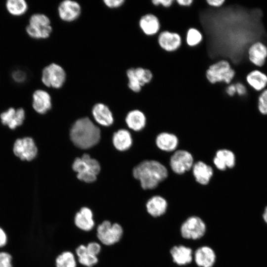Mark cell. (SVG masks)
<instances>
[{
	"label": "cell",
	"mask_w": 267,
	"mask_h": 267,
	"mask_svg": "<svg viewBox=\"0 0 267 267\" xmlns=\"http://www.w3.org/2000/svg\"><path fill=\"white\" fill-rule=\"evenodd\" d=\"M194 164L192 154L184 150L176 151L170 158V165L177 174H183L192 169Z\"/></svg>",
	"instance_id": "obj_11"
},
{
	"label": "cell",
	"mask_w": 267,
	"mask_h": 267,
	"mask_svg": "<svg viewBox=\"0 0 267 267\" xmlns=\"http://www.w3.org/2000/svg\"><path fill=\"white\" fill-rule=\"evenodd\" d=\"M247 57L254 66L263 68L267 61V45L261 41L252 43L247 48Z\"/></svg>",
	"instance_id": "obj_12"
},
{
	"label": "cell",
	"mask_w": 267,
	"mask_h": 267,
	"mask_svg": "<svg viewBox=\"0 0 267 267\" xmlns=\"http://www.w3.org/2000/svg\"><path fill=\"white\" fill-rule=\"evenodd\" d=\"M157 43L165 51L174 52L181 46L182 38L178 33L163 30L157 35Z\"/></svg>",
	"instance_id": "obj_14"
},
{
	"label": "cell",
	"mask_w": 267,
	"mask_h": 267,
	"mask_svg": "<svg viewBox=\"0 0 267 267\" xmlns=\"http://www.w3.org/2000/svg\"><path fill=\"white\" fill-rule=\"evenodd\" d=\"M134 71L142 88L149 84L153 79V73L148 68L137 66L134 67Z\"/></svg>",
	"instance_id": "obj_32"
},
{
	"label": "cell",
	"mask_w": 267,
	"mask_h": 267,
	"mask_svg": "<svg viewBox=\"0 0 267 267\" xmlns=\"http://www.w3.org/2000/svg\"><path fill=\"white\" fill-rule=\"evenodd\" d=\"M138 27L145 36L153 37L160 32L161 24L158 17L151 13L140 16L138 20Z\"/></svg>",
	"instance_id": "obj_15"
},
{
	"label": "cell",
	"mask_w": 267,
	"mask_h": 267,
	"mask_svg": "<svg viewBox=\"0 0 267 267\" xmlns=\"http://www.w3.org/2000/svg\"><path fill=\"white\" fill-rule=\"evenodd\" d=\"M12 78L17 83H22L26 80L27 75L23 71L17 70L12 72Z\"/></svg>",
	"instance_id": "obj_38"
},
{
	"label": "cell",
	"mask_w": 267,
	"mask_h": 267,
	"mask_svg": "<svg viewBox=\"0 0 267 267\" xmlns=\"http://www.w3.org/2000/svg\"><path fill=\"white\" fill-rule=\"evenodd\" d=\"M257 108L263 115H267V88L259 94L257 98Z\"/></svg>",
	"instance_id": "obj_34"
},
{
	"label": "cell",
	"mask_w": 267,
	"mask_h": 267,
	"mask_svg": "<svg viewBox=\"0 0 267 267\" xmlns=\"http://www.w3.org/2000/svg\"><path fill=\"white\" fill-rule=\"evenodd\" d=\"M133 175L139 180L141 188L144 190L153 189L163 181L168 176L166 167L154 160H146L135 166Z\"/></svg>",
	"instance_id": "obj_1"
},
{
	"label": "cell",
	"mask_w": 267,
	"mask_h": 267,
	"mask_svg": "<svg viewBox=\"0 0 267 267\" xmlns=\"http://www.w3.org/2000/svg\"><path fill=\"white\" fill-rule=\"evenodd\" d=\"M67 74L64 68L56 63H51L42 71L41 81L48 88L59 89L65 84Z\"/></svg>",
	"instance_id": "obj_7"
},
{
	"label": "cell",
	"mask_w": 267,
	"mask_h": 267,
	"mask_svg": "<svg viewBox=\"0 0 267 267\" xmlns=\"http://www.w3.org/2000/svg\"><path fill=\"white\" fill-rule=\"evenodd\" d=\"M78 262L74 253L64 251L57 255L55 259V267H78Z\"/></svg>",
	"instance_id": "obj_30"
},
{
	"label": "cell",
	"mask_w": 267,
	"mask_h": 267,
	"mask_svg": "<svg viewBox=\"0 0 267 267\" xmlns=\"http://www.w3.org/2000/svg\"><path fill=\"white\" fill-rule=\"evenodd\" d=\"M12 257L5 252L0 253V267H12Z\"/></svg>",
	"instance_id": "obj_37"
},
{
	"label": "cell",
	"mask_w": 267,
	"mask_h": 267,
	"mask_svg": "<svg viewBox=\"0 0 267 267\" xmlns=\"http://www.w3.org/2000/svg\"><path fill=\"white\" fill-rule=\"evenodd\" d=\"M125 0H103L104 4L108 8L111 9L118 8L124 5Z\"/></svg>",
	"instance_id": "obj_39"
},
{
	"label": "cell",
	"mask_w": 267,
	"mask_h": 267,
	"mask_svg": "<svg viewBox=\"0 0 267 267\" xmlns=\"http://www.w3.org/2000/svg\"><path fill=\"white\" fill-rule=\"evenodd\" d=\"M74 254L78 264L83 267H94L99 262L97 256L88 252L86 245L80 244L75 249Z\"/></svg>",
	"instance_id": "obj_28"
},
{
	"label": "cell",
	"mask_w": 267,
	"mask_h": 267,
	"mask_svg": "<svg viewBox=\"0 0 267 267\" xmlns=\"http://www.w3.org/2000/svg\"><path fill=\"white\" fill-rule=\"evenodd\" d=\"M194 258L195 263L199 267H212L216 262V256L213 249L203 246L195 251Z\"/></svg>",
	"instance_id": "obj_20"
},
{
	"label": "cell",
	"mask_w": 267,
	"mask_h": 267,
	"mask_svg": "<svg viewBox=\"0 0 267 267\" xmlns=\"http://www.w3.org/2000/svg\"><path fill=\"white\" fill-rule=\"evenodd\" d=\"M175 1L178 6L182 7H190L194 2V0H175Z\"/></svg>",
	"instance_id": "obj_43"
},
{
	"label": "cell",
	"mask_w": 267,
	"mask_h": 267,
	"mask_svg": "<svg viewBox=\"0 0 267 267\" xmlns=\"http://www.w3.org/2000/svg\"><path fill=\"white\" fill-rule=\"evenodd\" d=\"M94 120L99 125L109 127L114 123L113 113L109 107L103 103H95L91 110Z\"/></svg>",
	"instance_id": "obj_19"
},
{
	"label": "cell",
	"mask_w": 267,
	"mask_h": 267,
	"mask_svg": "<svg viewBox=\"0 0 267 267\" xmlns=\"http://www.w3.org/2000/svg\"><path fill=\"white\" fill-rule=\"evenodd\" d=\"M126 76L128 79L127 86L130 90L134 93H140L142 88L135 75L134 67L129 68L127 70Z\"/></svg>",
	"instance_id": "obj_33"
},
{
	"label": "cell",
	"mask_w": 267,
	"mask_h": 267,
	"mask_svg": "<svg viewBox=\"0 0 267 267\" xmlns=\"http://www.w3.org/2000/svg\"><path fill=\"white\" fill-rule=\"evenodd\" d=\"M82 13V7L77 1L64 0L61 1L57 7L59 18L65 22H72L77 20Z\"/></svg>",
	"instance_id": "obj_13"
},
{
	"label": "cell",
	"mask_w": 267,
	"mask_h": 267,
	"mask_svg": "<svg viewBox=\"0 0 267 267\" xmlns=\"http://www.w3.org/2000/svg\"><path fill=\"white\" fill-rule=\"evenodd\" d=\"M28 35L35 40L48 38L52 32V27L49 18L45 14L36 13L32 14L26 27Z\"/></svg>",
	"instance_id": "obj_6"
},
{
	"label": "cell",
	"mask_w": 267,
	"mask_h": 267,
	"mask_svg": "<svg viewBox=\"0 0 267 267\" xmlns=\"http://www.w3.org/2000/svg\"><path fill=\"white\" fill-rule=\"evenodd\" d=\"M125 122L130 129L138 132L142 130L145 126L146 117L140 110L135 109L130 111L125 118Z\"/></svg>",
	"instance_id": "obj_25"
},
{
	"label": "cell",
	"mask_w": 267,
	"mask_h": 267,
	"mask_svg": "<svg viewBox=\"0 0 267 267\" xmlns=\"http://www.w3.org/2000/svg\"><path fill=\"white\" fill-rule=\"evenodd\" d=\"M5 6L7 12L14 16H22L28 9V4L24 0H7Z\"/></svg>",
	"instance_id": "obj_29"
},
{
	"label": "cell",
	"mask_w": 267,
	"mask_h": 267,
	"mask_svg": "<svg viewBox=\"0 0 267 267\" xmlns=\"http://www.w3.org/2000/svg\"><path fill=\"white\" fill-rule=\"evenodd\" d=\"M203 40L202 32L197 28L191 27L186 31L185 43L189 47H195L200 44Z\"/></svg>",
	"instance_id": "obj_31"
},
{
	"label": "cell",
	"mask_w": 267,
	"mask_h": 267,
	"mask_svg": "<svg viewBox=\"0 0 267 267\" xmlns=\"http://www.w3.org/2000/svg\"><path fill=\"white\" fill-rule=\"evenodd\" d=\"M112 143L118 151H124L132 146L133 139L131 133L126 129H120L115 132L112 136Z\"/></svg>",
	"instance_id": "obj_27"
},
{
	"label": "cell",
	"mask_w": 267,
	"mask_h": 267,
	"mask_svg": "<svg viewBox=\"0 0 267 267\" xmlns=\"http://www.w3.org/2000/svg\"><path fill=\"white\" fill-rule=\"evenodd\" d=\"M13 151L15 155L21 160L30 161L37 156L38 148L32 138L25 137L15 140Z\"/></svg>",
	"instance_id": "obj_9"
},
{
	"label": "cell",
	"mask_w": 267,
	"mask_h": 267,
	"mask_svg": "<svg viewBox=\"0 0 267 267\" xmlns=\"http://www.w3.org/2000/svg\"><path fill=\"white\" fill-rule=\"evenodd\" d=\"M234 83L236 95L239 97H244L248 93L249 88L246 85L245 82L241 81V79L236 76L233 81Z\"/></svg>",
	"instance_id": "obj_35"
},
{
	"label": "cell",
	"mask_w": 267,
	"mask_h": 267,
	"mask_svg": "<svg viewBox=\"0 0 267 267\" xmlns=\"http://www.w3.org/2000/svg\"><path fill=\"white\" fill-rule=\"evenodd\" d=\"M145 206L147 213L156 218L163 215L166 212L168 203L164 197L155 195L147 200Z\"/></svg>",
	"instance_id": "obj_22"
},
{
	"label": "cell",
	"mask_w": 267,
	"mask_h": 267,
	"mask_svg": "<svg viewBox=\"0 0 267 267\" xmlns=\"http://www.w3.org/2000/svg\"><path fill=\"white\" fill-rule=\"evenodd\" d=\"M6 241V235L4 231L0 227V247L5 245Z\"/></svg>",
	"instance_id": "obj_44"
},
{
	"label": "cell",
	"mask_w": 267,
	"mask_h": 267,
	"mask_svg": "<svg viewBox=\"0 0 267 267\" xmlns=\"http://www.w3.org/2000/svg\"><path fill=\"white\" fill-rule=\"evenodd\" d=\"M192 172L196 181L201 185H207L213 175L212 168L202 161L193 164Z\"/></svg>",
	"instance_id": "obj_24"
},
{
	"label": "cell",
	"mask_w": 267,
	"mask_h": 267,
	"mask_svg": "<svg viewBox=\"0 0 267 267\" xmlns=\"http://www.w3.org/2000/svg\"><path fill=\"white\" fill-rule=\"evenodd\" d=\"M206 225L204 222L198 216L188 218L181 224L180 234L186 239L197 240L205 234Z\"/></svg>",
	"instance_id": "obj_8"
},
{
	"label": "cell",
	"mask_w": 267,
	"mask_h": 267,
	"mask_svg": "<svg viewBox=\"0 0 267 267\" xmlns=\"http://www.w3.org/2000/svg\"><path fill=\"white\" fill-rule=\"evenodd\" d=\"M86 245L88 252L92 255L98 257L101 252L102 246L97 241H90Z\"/></svg>",
	"instance_id": "obj_36"
},
{
	"label": "cell",
	"mask_w": 267,
	"mask_h": 267,
	"mask_svg": "<svg viewBox=\"0 0 267 267\" xmlns=\"http://www.w3.org/2000/svg\"><path fill=\"white\" fill-rule=\"evenodd\" d=\"M226 0H205L207 5L213 8H219L222 6Z\"/></svg>",
	"instance_id": "obj_41"
},
{
	"label": "cell",
	"mask_w": 267,
	"mask_h": 267,
	"mask_svg": "<svg viewBox=\"0 0 267 267\" xmlns=\"http://www.w3.org/2000/svg\"><path fill=\"white\" fill-rule=\"evenodd\" d=\"M25 117V110L22 108L15 109L10 107L0 115L1 123L11 130L21 126L24 122Z\"/></svg>",
	"instance_id": "obj_18"
},
{
	"label": "cell",
	"mask_w": 267,
	"mask_h": 267,
	"mask_svg": "<svg viewBox=\"0 0 267 267\" xmlns=\"http://www.w3.org/2000/svg\"><path fill=\"white\" fill-rule=\"evenodd\" d=\"M155 142L157 146L160 150L171 152L175 150L177 148L178 139L173 134L163 132L157 136Z\"/></svg>",
	"instance_id": "obj_26"
},
{
	"label": "cell",
	"mask_w": 267,
	"mask_h": 267,
	"mask_svg": "<svg viewBox=\"0 0 267 267\" xmlns=\"http://www.w3.org/2000/svg\"><path fill=\"white\" fill-rule=\"evenodd\" d=\"M214 164L219 170L224 171L226 168H232L235 165L236 158L234 153L229 150L223 149L217 151L213 160Z\"/></svg>",
	"instance_id": "obj_21"
},
{
	"label": "cell",
	"mask_w": 267,
	"mask_h": 267,
	"mask_svg": "<svg viewBox=\"0 0 267 267\" xmlns=\"http://www.w3.org/2000/svg\"><path fill=\"white\" fill-rule=\"evenodd\" d=\"M32 106L38 113L45 114L52 107V99L50 94L43 89L35 90L32 95Z\"/></svg>",
	"instance_id": "obj_17"
},
{
	"label": "cell",
	"mask_w": 267,
	"mask_h": 267,
	"mask_svg": "<svg viewBox=\"0 0 267 267\" xmlns=\"http://www.w3.org/2000/svg\"><path fill=\"white\" fill-rule=\"evenodd\" d=\"M224 90L226 94L229 97H232L236 95L235 85L233 82L225 85Z\"/></svg>",
	"instance_id": "obj_42"
},
{
	"label": "cell",
	"mask_w": 267,
	"mask_h": 267,
	"mask_svg": "<svg viewBox=\"0 0 267 267\" xmlns=\"http://www.w3.org/2000/svg\"><path fill=\"white\" fill-rule=\"evenodd\" d=\"M73 170L77 173V178L86 183H91L96 180L97 175L101 171L99 162L91 158L87 153L81 157H77L72 165Z\"/></svg>",
	"instance_id": "obj_3"
},
{
	"label": "cell",
	"mask_w": 267,
	"mask_h": 267,
	"mask_svg": "<svg viewBox=\"0 0 267 267\" xmlns=\"http://www.w3.org/2000/svg\"><path fill=\"white\" fill-rule=\"evenodd\" d=\"M262 218L264 221L267 224V205L265 207L262 214Z\"/></svg>",
	"instance_id": "obj_45"
},
{
	"label": "cell",
	"mask_w": 267,
	"mask_h": 267,
	"mask_svg": "<svg viewBox=\"0 0 267 267\" xmlns=\"http://www.w3.org/2000/svg\"><path fill=\"white\" fill-rule=\"evenodd\" d=\"M245 82L250 89L260 92L267 88V74L259 68L253 69L245 75Z\"/></svg>",
	"instance_id": "obj_16"
},
{
	"label": "cell",
	"mask_w": 267,
	"mask_h": 267,
	"mask_svg": "<svg viewBox=\"0 0 267 267\" xmlns=\"http://www.w3.org/2000/svg\"><path fill=\"white\" fill-rule=\"evenodd\" d=\"M69 135L75 146L81 149H88L99 142L101 132L89 118L85 117L77 120L74 123Z\"/></svg>",
	"instance_id": "obj_2"
},
{
	"label": "cell",
	"mask_w": 267,
	"mask_h": 267,
	"mask_svg": "<svg viewBox=\"0 0 267 267\" xmlns=\"http://www.w3.org/2000/svg\"><path fill=\"white\" fill-rule=\"evenodd\" d=\"M73 223L79 230L84 232L93 231L96 226L92 210L88 206H82L75 214Z\"/></svg>",
	"instance_id": "obj_10"
},
{
	"label": "cell",
	"mask_w": 267,
	"mask_h": 267,
	"mask_svg": "<svg viewBox=\"0 0 267 267\" xmlns=\"http://www.w3.org/2000/svg\"><path fill=\"white\" fill-rule=\"evenodd\" d=\"M151 4L156 7L161 6L165 8L171 7L175 2V0H152Z\"/></svg>",
	"instance_id": "obj_40"
},
{
	"label": "cell",
	"mask_w": 267,
	"mask_h": 267,
	"mask_svg": "<svg viewBox=\"0 0 267 267\" xmlns=\"http://www.w3.org/2000/svg\"><path fill=\"white\" fill-rule=\"evenodd\" d=\"M124 230L122 225L105 220L95 226L96 239L102 245L110 247L118 244L122 239Z\"/></svg>",
	"instance_id": "obj_4"
},
{
	"label": "cell",
	"mask_w": 267,
	"mask_h": 267,
	"mask_svg": "<svg viewBox=\"0 0 267 267\" xmlns=\"http://www.w3.org/2000/svg\"><path fill=\"white\" fill-rule=\"evenodd\" d=\"M206 77L211 84L223 83L228 85L235 78L236 72L227 59H221L210 65L206 71Z\"/></svg>",
	"instance_id": "obj_5"
},
{
	"label": "cell",
	"mask_w": 267,
	"mask_h": 267,
	"mask_svg": "<svg viewBox=\"0 0 267 267\" xmlns=\"http://www.w3.org/2000/svg\"><path fill=\"white\" fill-rule=\"evenodd\" d=\"M170 254L173 262L179 266L188 264L193 259L192 249L182 245L173 247L170 250Z\"/></svg>",
	"instance_id": "obj_23"
}]
</instances>
